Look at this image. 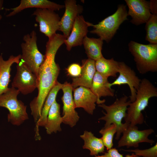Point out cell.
<instances>
[{"label":"cell","mask_w":157,"mask_h":157,"mask_svg":"<svg viewBox=\"0 0 157 157\" xmlns=\"http://www.w3.org/2000/svg\"><path fill=\"white\" fill-rule=\"evenodd\" d=\"M146 23V40L150 44H157V15L151 14Z\"/></svg>","instance_id":"obj_26"},{"label":"cell","mask_w":157,"mask_h":157,"mask_svg":"<svg viewBox=\"0 0 157 157\" xmlns=\"http://www.w3.org/2000/svg\"><path fill=\"white\" fill-rule=\"evenodd\" d=\"M89 27L88 22L85 20L82 15H80L76 17L69 35L64 41L68 51L73 47L82 45L83 39L88 31Z\"/></svg>","instance_id":"obj_15"},{"label":"cell","mask_w":157,"mask_h":157,"mask_svg":"<svg viewBox=\"0 0 157 157\" xmlns=\"http://www.w3.org/2000/svg\"><path fill=\"white\" fill-rule=\"evenodd\" d=\"M66 70L68 75L76 78L79 76L81 75L82 67L78 64L73 63L70 65Z\"/></svg>","instance_id":"obj_29"},{"label":"cell","mask_w":157,"mask_h":157,"mask_svg":"<svg viewBox=\"0 0 157 157\" xmlns=\"http://www.w3.org/2000/svg\"><path fill=\"white\" fill-rule=\"evenodd\" d=\"M125 1L129 8L128 15L132 18L131 22L136 25L146 23L151 15L149 2L144 0Z\"/></svg>","instance_id":"obj_14"},{"label":"cell","mask_w":157,"mask_h":157,"mask_svg":"<svg viewBox=\"0 0 157 157\" xmlns=\"http://www.w3.org/2000/svg\"><path fill=\"white\" fill-rule=\"evenodd\" d=\"M21 54L10 56L7 60H3L0 55V96L9 89V84L11 80V67L13 64H18L20 60Z\"/></svg>","instance_id":"obj_20"},{"label":"cell","mask_w":157,"mask_h":157,"mask_svg":"<svg viewBox=\"0 0 157 157\" xmlns=\"http://www.w3.org/2000/svg\"><path fill=\"white\" fill-rule=\"evenodd\" d=\"M135 155L133 153L131 155L127 154L125 157H133ZM95 157H124L122 154L119 153L115 148H112L108 150L106 152L101 156H95Z\"/></svg>","instance_id":"obj_30"},{"label":"cell","mask_w":157,"mask_h":157,"mask_svg":"<svg viewBox=\"0 0 157 157\" xmlns=\"http://www.w3.org/2000/svg\"><path fill=\"white\" fill-rule=\"evenodd\" d=\"M3 0H0V10L1 9L3 4ZM2 18L1 15L0 14V20Z\"/></svg>","instance_id":"obj_32"},{"label":"cell","mask_w":157,"mask_h":157,"mask_svg":"<svg viewBox=\"0 0 157 157\" xmlns=\"http://www.w3.org/2000/svg\"><path fill=\"white\" fill-rule=\"evenodd\" d=\"M122 150L126 151L133 152L135 155L139 157H157V143L152 147L145 149L140 150L137 149H135Z\"/></svg>","instance_id":"obj_28"},{"label":"cell","mask_w":157,"mask_h":157,"mask_svg":"<svg viewBox=\"0 0 157 157\" xmlns=\"http://www.w3.org/2000/svg\"><path fill=\"white\" fill-rule=\"evenodd\" d=\"M63 84L57 81L48 94L44 104L40 116L36 124L35 136L39 139L40 137L39 132L40 126L44 127L49 110L52 104L56 100L59 91L61 89Z\"/></svg>","instance_id":"obj_21"},{"label":"cell","mask_w":157,"mask_h":157,"mask_svg":"<svg viewBox=\"0 0 157 157\" xmlns=\"http://www.w3.org/2000/svg\"><path fill=\"white\" fill-rule=\"evenodd\" d=\"M73 89L70 83L66 82L63 84L61 89L63 92L61 98L63 104V123L71 127L76 124L79 119L78 113L75 110L72 94Z\"/></svg>","instance_id":"obj_12"},{"label":"cell","mask_w":157,"mask_h":157,"mask_svg":"<svg viewBox=\"0 0 157 157\" xmlns=\"http://www.w3.org/2000/svg\"><path fill=\"white\" fill-rule=\"evenodd\" d=\"M20 93L17 89L12 87L0 96V107L5 108L9 111L8 121L17 126L20 125L29 118L27 106L17 98Z\"/></svg>","instance_id":"obj_5"},{"label":"cell","mask_w":157,"mask_h":157,"mask_svg":"<svg viewBox=\"0 0 157 157\" xmlns=\"http://www.w3.org/2000/svg\"><path fill=\"white\" fill-rule=\"evenodd\" d=\"M117 131L116 126L112 124L106 127H103L99 131L102 135L101 138L104 146L107 150L112 148L113 138Z\"/></svg>","instance_id":"obj_27"},{"label":"cell","mask_w":157,"mask_h":157,"mask_svg":"<svg viewBox=\"0 0 157 157\" xmlns=\"http://www.w3.org/2000/svg\"><path fill=\"white\" fill-rule=\"evenodd\" d=\"M108 78L104 77L96 72L93 78L90 89L97 98V103L98 105L104 103L105 100H101V97H113L115 90L110 85Z\"/></svg>","instance_id":"obj_19"},{"label":"cell","mask_w":157,"mask_h":157,"mask_svg":"<svg viewBox=\"0 0 157 157\" xmlns=\"http://www.w3.org/2000/svg\"><path fill=\"white\" fill-rule=\"evenodd\" d=\"M119 66V62L113 58L106 59L103 57L95 61L96 72L107 78L110 76L116 77Z\"/></svg>","instance_id":"obj_23"},{"label":"cell","mask_w":157,"mask_h":157,"mask_svg":"<svg viewBox=\"0 0 157 157\" xmlns=\"http://www.w3.org/2000/svg\"><path fill=\"white\" fill-rule=\"evenodd\" d=\"M65 10L60 18L59 31H61L67 39L70 34L76 17L83 11L82 6L77 4L75 0H66L64 1Z\"/></svg>","instance_id":"obj_13"},{"label":"cell","mask_w":157,"mask_h":157,"mask_svg":"<svg viewBox=\"0 0 157 157\" xmlns=\"http://www.w3.org/2000/svg\"><path fill=\"white\" fill-rule=\"evenodd\" d=\"M118 73H119L118 76L114 81L110 83V87L127 84L129 86L131 92L130 101L131 103L134 102L135 99L137 90L140 86L141 79L137 76L134 70L123 62H119Z\"/></svg>","instance_id":"obj_11"},{"label":"cell","mask_w":157,"mask_h":157,"mask_svg":"<svg viewBox=\"0 0 157 157\" xmlns=\"http://www.w3.org/2000/svg\"><path fill=\"white\" fill-rule=\"evenodd\" d=\"M128 47L139 73L157 71V44H144L131 41Z\"/></svg>","instance_id":"obj_3"},{"label":"cell","mask_w":157,"mask_h":157,"mask_svg":"<svg viewBox=\"0 0 157 157\" xmlns=\"http://www.w3.org/2000/svg\"><path fill=\"white\" fill-rule=\"evenodd\" d=\"M152 129L139 130L136 125L130 124L122 132L123 135L119 141L118 147L126 146L127 148L131 147H138L140 143L145 142L151 145L154 142L150 140L148 136L154 133Z\"/></svg>","instance_id":"obj_10"},{"label":"cell","mask_w":157,"mask_h":157,"mask_svg":"<svg viewBox=\"0 0 157 157\" xmlns=\"http://www.w3.org/2000/svg\"><path fill=\"white\" fill-rule=\"evenodd\" d=\"M81 73L78 77L72 79L71 84L73 88L83 86L91 88L93 78L96 72L95 61L88 58L83 60Z\"/></svg>","instance_id":"obj_17"},{"label":"cell","mask_w":157,"mask_h":157,"mask_svg":"<svg viewBox=\"0 0 157 157\" xmlns=\"http://www.w3.org/2000/svg\"><path fill=\"white\" fill-rule=\"evenodd\" d=\"M127 11L126 6L119 5L116 12L96 24L88 22L89 26L93 29L90 31L98 35L103 40L108 43L111 40L118 29L120 25L128 19Z\"/></svg>","instance_id":"obj_6"},{"label":"cell","mask_w":157,"mask_h":157,"mask_svg":"<svg viewBox=\"0 0 157 157\" xmlns=\"http://www.w3.org/2000/svg\"><path fill=\"white\" fill-rule=\"evenodd\" d=\"M103 40L100 38H90L86 36L83 41L88 58L95 61L103 57L102 50Z\"/></svg>","instance_id":"obj_25"},{"label":"cell","mask_w":157,"mask_h":157,"mask_svg":"<svg viewBox=\"0 0 157 157\" xmlns=\"http://www.w3.org/2000/svg\"><path fill=\"white\" fill-rule=\"evenodd\" d=\"M37 34L34 30L24 36V42L21 45L22 54L20 60L37 77L39 68L44 61L45 55L39 51L37 46Z\"/></svg>","instance_id":"obj_7"},{"label":"cell","mask_w":157,"mask_h":157,"mask_svg":"<svg viewBox=\"0 0 157 157\" xmlns=\"http://www.w3.org/2000/svg\"><path fill=\"white\" fill-rule=\"evenodd\" d=\"M128 97L124 95L119 99H117L111 105L107 106L104 103L99 104L98 106L102 108L106 112H103L104 115L99 119V120H104L106 123L104 127H106L112 124L117 127V131L115 139H119L121 134L130 123H122L123 118L125 117L127 108L131 103L128 101Z\"/></svg>","instance_id":"obj_4"},{"label":"cell","mask_w":157,"mask_h":157,"mask_svg":"<svg viewBox=\"0 0 157 157\" xmlns=\"http://www.w3.org/2000/svg\"><path fill=\"white\" fill-rule=\"evenodd\" d=\"M133 157H139V156H136L135 155Z\"/></svg>","instance_id":"obj_33"},{"label":"cell","mask_w":157,"mask_h":157,"mask_svg":"<svg viewBox=\"0 0 157 157\" xmlns=\"http://www.w3.org/2000/svg\"><path fill=\"white\" fill-rule=\"evenodd\" d=\"M65 7L64 5H60L47 0H21L17 6L9 9L11 11L6 16H13L23 10L30 8L47 9L53 11L59 10Z\"/></svg>","instance_id":"obj_18"},{"label":"cell","mask_w":157,"mask_h":157,"mask_svg":"<svg viewBox=\"0 0 157 157\" xmlns=\"http://www.w3.org/2000/svg\"><path fill=\"white\" fill-rule=\"evenodd\" d=\"M157 97V88L148 79L141 80L135 101L128 106L124 119L126 122L136 125L144 122L142 112L148 106L149 99Z\"/></svg>","instance_id":"obj_2"},{"label":"cell","mask_w":157,"mask_h":157,"mask_svg":"<svg viewBox=\"0 0 157 157\" xmlns=\"http://www.w3.org/2000/svg\"><path fill=\"white\" fill-rule=\"evenodd\" d=\"M66 39L63 35L56 33L49 38L46 43L44 59L39 68L37 76L38 93L30 104L31 114L36 124L40 116L48 94L57 82L60 68L56 63L55 56Z\"/></svg>","instance_id":"obj_1"},{"label":"cell","mask_w":157,"mask_h":157,"mask_svg":"<svg viewBox=\"0 0 157 157\" xmlns=\"http://www.w3.org/2000/svg\"><path fill=\"white\" fill-rule=\"evenodd\" d=\"M75 108H82L88 113L92 115L97 101L96 96L91 89L83 86L73 89Z\"/></svg>","instance_id":"obj_16"},{"label":"cell","mask_w":157,"mask_h":157,"mask_svg":"<svg viewBox=\"0 0 157 157\" xmlns=\"http://www.w3.org/2000/svg\"><path fill=\"white\" fill-rule=\"evenodd\" d=\"M39 23L40 31L49 38L59 31L60 18L54 11L47 9L37 8L33 13Z\"/></svg>","instance_id":"obj_9"},{"label":"cell","mask_w":157,"mask_h":157,"mask_svg":"<svg viewBox=\"0 0 157 157\" xmlns=\"http://www.w3.org/2000/svg\"><path fill=\"white\" fill-rule=\"evenodd\" d=\"M60 105L56 100L49 110L44 127L47 134H51L53 133L60 131V125L63 119L60 113Z\"/></svg>","instance_id":"obj_22"},{"label":"cell","mask_w":157,"mask_h":157,"mask_svg":"<svg viewBox=\"0 0 157 157\" xmlns=\"http://www.w3.org/2000/svg\"><path fill=\"white\" fill-rule=\"evenodd\" d=\"M17 72L11 83L12 87L26 95L32 92L38 86L36 75L20 60L16 65Z\"/></svg>","instance_id":"obj_8"},{"label":"cell","mask_w":157,"mask_h":157,"mask_svg":"<svg viewBox=\"0 0 157 157\" xmlns=\"http://www.w3.org/2000/svg\"><path fill=\"white\" fill-rule=\"evenodd\" d=\"M80 137L84 141L83 148L89 150L90 155L95 156L104 152L105 146L101 138H97L91 131H87Z\"/></svg>","instance_id":"obj_24"},{"label":"cell","mask_w":157,"mask_h":157,"mask_svg":"<svg viewBox=\"0 0 157 157\" xmlns=\"http://www.w3.org/2000/svg\"><path fill=\"white\" fill-rule=\"evenodd\" d=\"M157 0H151L149 2V8L151 14L157 15Z\"/></svg>","instance_id":"obj_31"}]
</instances>
